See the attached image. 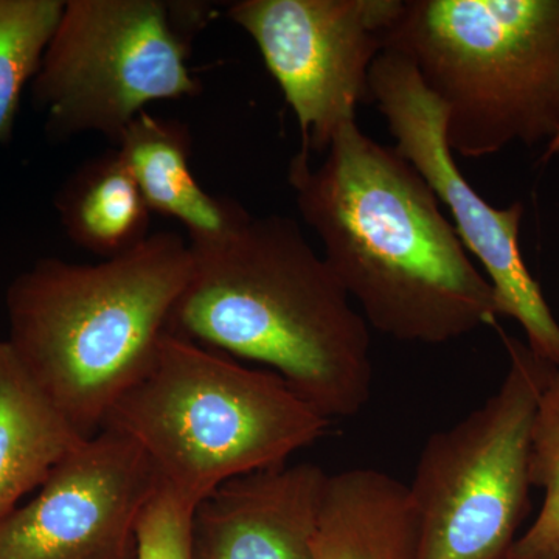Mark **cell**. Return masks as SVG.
Here are the masks:
<instances>
[{"instance_id": "obj_17", "label": "cell", "mask_w": 559, "mask_h": 559, "mask_svg": "<svg viewBox=\"0 0 559 559\" xmlns=\"http://www.w3.org/2000/svg\"><path fill=\"white\" fill-rule=\"evenodd\" d=\"M530 480L544 489L543 507L507 559H559V367L551 370L533 421Z\"/></svg>"}, {"instance_id": "obj_18", "label": "cell", "mask_w": 559, "mask_h": 559, "mask_svg": "<svg viewBox=\"0 0 559 559\" xmlns=\"http://www.w3.org/2000/svg\"><path fill=\"white\" fill-rule=\"evenodd\" d=\"M193 510L160 484L140 516L139 559H191Z\"/></svg>"}, {"instance_id": "obj_13", "label": "cell", "mask_w": 559, "mask_h": 559, "mask_svg": "<svg viewBox=\"0 0 559 559\" xmlns=\"http://www.w3.org/2000/svg\"><path fill=\"white\" fill-rule=\"evenodd\" d=\"M409 487L388 473L329 474L312 535L314 559H417Z\"/></svg>"}, {"instance_id": "obj_8", "label": "cell", "mask_w": 559, "mask_h": 559, "mask_svg": "<svg viewBox=\"0 0 559 559\" xmlns=\"http://www.w3.org/2000/svg\"><path fill=\"white\" fill-rule=\"evenodd\" d=\"M369 97L395 139L393 148L447 205L463 246L487 271L499 316L516 320L528 348L559 367V323L522 259L524 205L492 207L471 187L448 145L447 109L406 55L392 49L378 55L370 68Z\"/></svg>"}, {"instance_id": "obj_5", "label": "cell", "mask_w": 559, "mask_h": 559, "mask_svg": "<svg viewBox=\"0 0 559 559\" xmlns=\"http://www.w3.org/2000/svg\"><path fill=\"white\" fill-rule=\"evenodd\" d=\"M385 49L411 58L447 109L454 156L559 132V0H403Z\"/></svg>"}, {"instance_id": "obj_12", "label": "cell", "mask_w": 559, "mask_h": 559, "mask_svg": "<svg viewBox=\"0 0 559 559\" xmlns=\"http://www.w3.org/2000/svg\"><path fill=\"white\" fill-rule=\"evenodd\" d=\"M114 148L138 183L153 213L179 221L190 246L226 238L249 218L248 210L202 189L190 168L191 134L182 121L143 110L121 132Z\"/></svg>"}, {"instance_id": "obj_6", "label": "cell", "mask_w": 559, "mask_h": 559, "mask_svg": "<svg viewBox=\"0 0 559 559\" xmlns=\"http://www.w3.org/2000/svg\"><path fill=\"white\" fill-rule=\"evenodd\" d=\"M212 10L189 0H66L31 83L46 134L97 132L116 145L151 103L200 95L191 44Z\"/></svg>"}, {"instance_id": "obj_11", "label": "cell", "mask_w": 559, "mask_h": 559, "mask_svg": "<svg viewBox=\"0 0 559 559\" xmlns=\"http://www.w3.org/2000/svg\"><path fill=\"white\" fill-rule=\"evenodd\" d=\"M326 477L314 463H286L227 480L194 507L191 559H314Z\"/></svg>"}, {"instance_id": "obj_9", "label": "cell", "mask_w": 559, "mask_h": 559, "mask_svg": "<svg viewBox=\"0 0 559 559\" xmlns=\"http://www.w3.org/2000/svg\"><path fill=\"white\" fill-rule=\"evenodd\" d=\"M403 0H238L229 20L259 47L296 114L304 153H325L370 100L369 73Z\"/></svg>"}, {"instance_id": "obj_3", "label": "cell", "mask_w": 559, "mask_h": 559, "mask_svg": "<svg viewBox=\"0 0 559 559\" xmlns=\"http://www.w3.org/2000/svg\"><path fill=\"white\" fill-rule=\"evenodd\" d=\"M191 264L190 242L164 230L100 263L40 259L10 283L7 341L83 439L150 370Z\"/></svg>"}, {"instance_id": "obj_16", "label": "cell", "mask_w": 559, "mask_h": 559, "mask_svg": "<svg viewBox=\"0 0 559 559\" xmlns=\"http://www.w3.org/2000/svg\"><path fill=\"white\" fill-rule=\"evenodd\" d=\"M66 0H0V145H9L22 92L38 72Z\"/></svg>"}, {"instance_id": "obj_4", "label": "cell", "mask_w": 559, "mask_h": 559, "mask_svg": "<svg viewBox=\"0 0 559 559\" xmlns=\"http://www.w3.org/2000/svg\"><path fill=\"white\" fill-rule=\"evenodd\" d=\"M330 423L275 371L167 333L102 428L131 437L160 484L197 507L227 480L286 465Z\"/></svg>"}, {"instance_id": "obj_15", "label": "cell", "mask_w": 559, "mask_h": 559, "mask_svg": "<svg viewBox=\"0 0 559 559\" xmlns=\"http://www.w3.org/2000/svg\"><path fill=\"white\" fill-rule=\"evenodd\" d=\"M55 210L69 240L103 260L131 252L151 235L153 212L116 148L76 168Z\"/></svg>"}, {"instance_id": "obj_2", "label": "cell", "mask_w": 559, "mask_h": 559, "mask_svg": "<svg viewBox=\"0 0 559 559\" xmlns=\"http://www.w3.org/2000/svg\"><path fill=\"white\" fill-rule=\"evenodd\" d=\"M190 249L167 333L263 364L330 421L366 407L369 323L296 221L250 215L223 240Z\"/></svg>"}, {"instance_id": "obj_10", "label": "cell", "mask_w": 559, "mask_h": 559, "mask_svg": "<svg viewBox=\"0 0 559 559\" xmlns=\"http://www.w3.org/2000/svg\"><path fill=\"white\" fill-rule=\"evenodd\" d=\"M160 480L127 433L102 428L0 516V559H139L138 527Z\"/></svg>"}, {"instance_id": "obj_7", "label": "cell", "mask_w": 559, "mask_h": 559, "mask_svg": "<svg viewBox=\"0 0 559 559\" xmlns=\"http://www.w3.org/2000/svg\"><path fill=\"white\" fill-rule=\"evenodd\" d=\"M509 355L502 384L423 447L409 487L417 559H507L530 511V452L540 393L555 366L498 329Z\"/></svg>"}, {"instance_id": "obj_19", "label": "cell", "mask_w": 559, "mask_h": 559, "mask_svg": "<svg viewBox=\"0 0 559 559\" xmlns=\"http://www.w3.org/2000/svg\"><path fill=\"white\" fill-rule=\"evenodd\" d=\"M554 156H559V132L554 139L547 143L546 153H544V160H549Z\"/></svg>"}, {"instance_id": "obj_1", "label": "cell", "mask_w": 559, "mask_h": 559, "mask_svg": "<svg viewBox=\"0 0 559 559\" xmlns=\"http://www.w3.org/2000/svg\"><path fill=\"white\" fill-rule=\"evenodd\" d=\"M288 183L323 260L374 330L441 345L498 325L495 289L433 191L356 121L341 128L322 164L299 151Z\"/></svg>"}, {"instance_id": "obj_14", "label": "cell", "mask_w": 559, "mask_h": 559, "mask_svg": "<svg viewBox=\"0 0 559 559\" xmlns=\"http://www.w3.org/2000/svg\"><path fill=\"white\" fill-rule=\"evenodd\" d=\"M83 440L0 340V516Z\"/></svg>"}]
</instances>
